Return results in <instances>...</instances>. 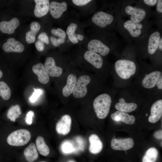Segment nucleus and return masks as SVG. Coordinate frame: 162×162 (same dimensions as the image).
I'll return each instance as SVG.
<instances>
[{"label":"nucleus","mask_w":162,"mask_h":162,"mask_svg":"<svg viewBox=\"0 0 162 162\" xmlns=\"http://www.w3.org/2000/svg\"><path fill=\"white\" fill-rule=\"evenodd\" d=\"M2 49L6 52L20 53L24 50L25 47L20 42L11 38L8 39L2 45Z\"/></svg>","instance_id":"11"},{"label":"nucleus","mask_w":162,"mask_h":162,"mask_svg":"<svg viewBox=\"0 0 162 162\" xmlns=\"http://www.w3.org/2000/svg\"><path fill=\"white\" fill-rule=\"evenodd\" d=\"M115 20L113 15L103 11H99L92 16V20L96 25L100 28H104L110 25Z\"/></svg>","instance_id":"6"},{"label":"nucleus","mask_w":162,"mask_h":162,"mask_svg":"<svg viewBox=\"0 0 162 162\" xmlns=\"http://www.w3.org/2000/svg\"><path fill=\"white\" fill-rule=\"evenodd\" d=\"M133 139L130 137L124 138H114L112 140L111 147L115 150H127L131 148L134 146Z\"/></svg>","instance_id":"7"},{"label":"nucleus","mask_w":162,"mask_h":162,"mask_svg":"<svg viewBox=\"0 0 162 162\" xmlns=\"http://www.w3.org/2000/svg\"><path fill=\"white\" fill-rule=\"evenodd\" d=\"M50 40L52 45L56 47L59 46L65 42V39L61 38H57L53 36L50 37Z\"/></svg>","instance_id":"34"},{"label":"nucleus","mask_w":162,"mask_h":162,"mask_svg":"<svg viewBox=\"0 0 162 162\" xmlns=\"http://www.w3.org/2000/svg\"><path fill=\"white\" fill-rule=\"evenodd\" d=\"M23 153L26 160L28 162H33L39 156L35 144L31 143L24 150Z\"/></svg>","instance_id":"23"},{"label":"nucleus","mask_w":162,"mask_h":162,"mask_svg":"<svg viewBox=\"0 0 162 162\" xmlns=\"http://www.w3.org/2000/svg\"><path fill=\"white\" fill-rule=\"evenodd\" d=\"M38 38L39 40L44 43L47 44H49V37L47 34L45 32L41 33L38 35Z\"/></svg>","instance_id":"37"},{"label":"nucleus","mask_w":162,"mask_h":162,"mask_svg":"<svg viewBox=\"0 0 162 162\" xmlns=\"http://www.w3.org/2000/svg\"><path fill=\"white\" fill-rule=\"evenodd\" d=\"M3 76V73L0 69V79H1Z\"/></svg>","instance_id":"48"},{"label":"nucleus","mask_w":162,"mask_h":162,"mask_svg":"<svg viewBox=\"0 0 162 162\" xmlns=\"http://www.w3.org/2000/svg\"><path fill=\"white\" fill-rule=\"evenodd\" d=\"M154 136L157 139H162V130H160L155 131L154 134Z\"/></svg>","instance_id":"43"},{"label":"nucleus","mask_w":162,"mask_h":162,"mask_svg":"<svg viewBox=\"0 0 162 162\" xmlns=\"http://www.w3.org/2000/svg\"><path fill=\"white\" fill-rule=\"evenodd\" d=\"M77 25L76 24L71 23L68 26L66 30V33L68 36L74 35L75 34V32L77 28Z\"/></svg>","instance_id":"33"},{"label":"nucleus","mask_w":162,"mask_h":162,"mask_svg":"<svg viewBox=\"0 0 162 162\" xmlns=\"http://www.w3.org/2000/svg\"><path fill=\"white\" fill-rule=\"evenodd\" d=\"M31 135L25 129H20L11 133L7 138V142L10 145L20 146L26 144L30 141Z\"/></svg>","instance_id":"3"},{"label":"nucleus","mask_w":162,"mask_h":162,"mask_svg":"<svg viewBox=\"0 0 162 162\" xmlns=\"http://www.w3.org/2000/svg\"><path fill=\"white\" fill-rule=\"evenodd\" d=\"M90 143V152L93 154H97L100 152L103 148V143L97 135L92 134L89 138Z\"/></svg>","instance_id":"22"},{"label":"nucleus","mask_w":162,"mask_h":162,"mask_svg":"<svg viewBox=\"0 0 162 162\" xmlns=\"http://www.w3.org/2000/svg\"><path fill=\"white\" fill-rule=\"evenodd\" d=\"M111 118L115 121H122L128 124H133L135 122L134 116L130 115L127 113L117 111L111 115Z\"/></svg>","instance_id":"20"},{"label":"nucleus","mask_w":162,"mask_h":162,"mask_svg":"<svg viewBox=\"0 0 162 162\" xmlns=\"http://www.w3.org/2000/svg\"><path fill=\"white\" fill-rule=\"evenodd\" d=\"M36 146L38 151L41 155L46 156L50 153V149L45 142L44 138L41 136H38L36 140Z\"/></svg>","instance_id":"26"},{"label":"nucleus","mask_w":162,"mask_h":162,"mask_svg":"<svg viewBox=\"0 0 162 162\" xmlns=\"http://www.w3.org/2000/svg\"><path fill=\"white\" fill-rule=\"evenodd\" d=\"M160 38V33L158 31L154 32L150 35L147 45L148 51L149 54H153L158 49Z\"/></svg>","instance_id":"21"},{"label":"nucleus","mask_w":162,"mask_h":162,"mask_svg":"<svg viewBox=\"0 0 162 162\" xmlns=\"http://www.w3.org/2000/svg\"><path fill=\"white\" fill-rule=\"evenodd\" d=\"M162 116V100L160 99L155 101L151 106L148 121L151 123H156L160 119Z\"/></svg>","instance_id":"13"},{"label":"nucleus","mask_w":162,"mask_h":162,"mask_svg":"<svg viewBox=\"0 0 162 162\" xmlns=\"http://www.w3.org/2000/svg\"><path fill=\"white\" fill-rule=\"evenodd\" d=\"M40 25L38 22H32L30 25V31L36 35L40 30Z\"/></svg>","instance_id":"35"},{"label":"nucleus","mask_w":162,"mask_h":162,"mask_svg":"<svg viewBox=\"0 0 162 162\" xmlns=\"http://www.w3.org/2000/svg\"><path fill=\"white\" fill-rule=\"evenodd\" d=\"M77 81L76 76L74 74H70L67 78V83L62 89V94L64 96H69L73 92Z\"/></svg>","instance_id":"24"},{"label":"nucleus","mask_w":162,"mask_h":162,"mask_svg":"<svg viewBox=\"0 0 162 162\" xmlns=\"http://www.w3.org/2000/svg\"><path fill=\"white\" fill-rule=\"evenodd\" d=\"M137 107V104L134 103H127L122 98L119 100V102L115 105V109L118 111L130 112L135 110Z\"/></svg>","instance_id":"25"},{"label":"nucleus","mask_w":162,"mask_h":162,"mask_svg":"<svg viewBox=\"0 0 162 162\" xmlns=\"http://www.w3.org/2000/svg\"><path fill=\"white\" fill-rule=\"evenodd\" d=\"M72 120L71 117L68 115L62 116L56 124V130L59 134L64 135L68 134L71 128Z\"/></svg>","instance_id":"9"},{"label":"nucleus","mask_w":162,"mask_h":162,"mask_svg":"<svg viewBox=\"0 0 162 162\" xmlns=\"http://www.w3.org/2000/svg\"><path fill=\"white\" fill-rule=\"evenodd\" d=\"M36 34L29 31L26 33V42L29 44L34 43L35 40Z\"/></svg>","instance_id":"31"},{"label":"nucleus","mask_w":162,"mask_h":162,"mask_svg":"<svg viewBox=\"0 0 162 162\" xmlns=\"http://www.w3.org/2000/svg\"><path fill=\"white\" fill-rule=\"evenodd\" d=\"M89 50L98 53L103 56H106L109 53L110 49L108 46L100 40L96 39L91 40L88 43Z\"/></svg>","instance_id":"10"},{"label":"nucleus","mask_w":162,"mask_h":162,"mask_svg":"<svg viewBox=\"0 0 162 162\" xmlns=\"http://www.w3.org/2000/svg\"><path fill=\"white\" fill-rule=\"evenodd\" d=\"M20 25L19 20L16 17L8 21H2L0 22V31L3 33L11 34L14 33Z\"/></svg>","instance_id":"14"},{"label":"nucleus","mask_w":162,"mask_h":162,"mask_svg":"<svg viewBox=\"0 0 162 162\" xmlns=\"http://www.w3.org/2000/svg\"><path fill=\"white\" fill-rule=\"evenodd\" d=\"M124 11L127 15L130 16V20L135 23L141 22L147 15L146 10L141 6L128 5L125 7Z\"/></svg>","instance_id":"4"},{"label":"nucleus","mask_w":162,"mask_h":162,"mask_svg":"<svg viewBox=\"0 0 162 162\" xmlns=\"http://www.w3.org/2000/svg\"><path fill=\"white\" fill-rule=\"evenodd\" d=\"M68 162H74V161L73 160H70Z\"/></svg>","instance_id":"49"},{"label":"nucleus","mask_w":162,"mask_h":162,"mask_svg":"<svg viewBox=\"0 0 162 162\" xmlns=\"http://www.w3.org/2000/svg\"><path fill=\"white\" fill-rule=\"evenodd\" d=\"M35 45L37 50L39 51L42 52L44 49L45 46L44 43L39 40L36 42Z\"/></svg>","instance_id":"39"},{"label":"nucleus","mask_w":162,"mask_h":162,"mask_svg":"<svg viewBox=\"0 0 162 162\" xmlns=\"http://www.w3.org/2000/svg\"><path fill=\"white\" fill-rule=\"evenodd\" d=\"M111 99L106 94H100L95 99L93 107L96 116L99 118L103 119L107 116L110 109Z\"/></svg>","instance_id":"1"},{"label":"nucleus","mask_w":162,"mask_h":162,"mask_svg":"<svg viewBox=\"0 0 162 162\" xmlns=\"http://www.w3.org/2000/svg\"><path fill=\"white\" fill-rule=\"evenodd\" d=\"M34 89V91L29 98L30 101L32 103L35 102L42 93V90L40 89Z\"/></svg>","instance_id":"32"},{"label":"nucleus","mask_w":162,"mask_h":162,"mask_svg":"<svg viewBox=\"0 0 162 162\" xmlns=\"http://www.w3.org/2000/svg\"><path fill=\"white\" fill-rule=\"evenodd\" d=\"M156 10L160 13H162V0H158L156 4Z\"/></svg>","instance_id":"42"},{"label":"nucleus","mask_w":162,"mask_h":162,"mask_svg":"<svg viewBox=\"0 0 162 162\" xmlns=\"http://www.w3.org/2000/svg\"><path fill=\"white\" fill-rule=\"evenodd\" d=\"M162 76L160 78L157 82L156 85L158 88L160 89H162Z\"/></svg>","instance_id":"45"},{"label":"nucleus","mask_w":162,"mask_h":162,"mask_svg":"<svg viewBox=\"0 0 162 162\" xmlns=\"http://www.w3.org/2000/svg\"><path fill=\"white\" fill-rule=\"evenodd\" d=\"M85 60L97 68H101L103 64V59L101 56L97 53L89 50L84 54Z\"/></svg>","instance_id":"19"},{"label":"nucleus","mask_w":162,"mask_h":162,"mask_svg":"<svg viewBox=\"0 0 162 162\" xmlns=\"http://www.w3.org/2000/svg\"><path fill=\"white\" fill-rule=\"evenodd\" d=\"M158 0H144V2L146 5L151 6H153L156 4Z\"/></svg>","instance_id":"41"},{"label":"nucleus","mask_w":162,"mask_h":162,"mask_svg":"<svg viewBox=\"0 0 162 162\" xmlns=\"http://www.w3.org/2000/svg\"><path fill=\"white\" fill-rule=\"evenodd\" d=\"M72 2L75 5L81 6L85 5L90 2L91 0H72Z\"/></svg>","instance_id":"38"},{"label":"nucleus","mask_w":162,"mask_h":162,"mask_svg":"<svg viewBox=\"0 0 162 162\" xmlns=\"http://www.w3.org/2000/svg\"><path fill=\"white\" fill-rule=\"evenodd\" d=\"M116 71L121 78L127 79L135 73L136 66L134 62L128 59H120L115 64Z\"/></svg>","instance_id":"2"},{"label":"nucleus","mask_w":162,"mask_h":162,"mask_svg":"<svg viewBox=\"0 0 162 162\" xmlns=\"http://www.w3.org/2000/svg\"><path fill=\"white\" fill-rule=\"evenodd\" d=\"M51 32L52 34L58 37L59 38L65 39L66 36L65 32L60 28L52 29L51 30Z\"/></svg>","instance_id":"30"},{"label":"nucleus","mask_w":162,"mask_h":162,"mask_svg":"<svg viewBox=\"0 0 162 162\" xmlns=\"http://www.w3.org/2000/svg\"><path fill=\"white\" fill-rule=\"evenodd\" d=\"M44 66L47 74L51 76L58 77L62 73V68L56 65L55 60L52 57L46 58Z\"/></svg>","instance_id":"12"},{"label":"nucleus","mask_w":162,"mask_h":162,"mask_svg":"<svg viewBox=\"0 0 162 162\" xmlns=\"http://www.w3.org/2000/svg\"><path fill=\"white\" fill-rule=\"evenodd\" d=\"M0 96L4 100H8L11 96L10 89L5 82L0 81Z\"/></svg>","instance_id":"29"},{"label":"nucleus","mask_w":162,"mask_h":162,"mask_svg":"<svg viewBox=\"0 0 162 162\" xmlns=\"http://www.w3.org/2000/svg\"><path fill=\"white\" fill-rule=\"evenodd\" d=\"M158 49L160 51H162V38H161L159 43L158 44Z\"/></svg>","instance_id":"47"},{"label":"nucleus","mask_w":162,"mask_h":162,"mask_svg":"<svg viewBox=\"0 0 162 162\" xmlns=\"http://www.w3.org/2000/svg\"><path fill=\"white\" fill-rule=\"evenodd\" d=\"M22 112L20 107L19 105L12 106L8 110L7 116L8 119L12 122H15L19 117Z\"/></svg>","instance_id":"28"},{"label":"nucleus","mask_w":162,"mask_h":162,"mask_svg":"<svg viewBox=\"0 0 162 162\" xmlns=\"http://www.w3.org/2000/svg\"><path fill=\"white\" fill-rule=\"evenodd\" d=\"M75 35L78 40H79L81 41L84 38L82 34H75Z\"/></svg>","instance_id":"46"},{"label":"nucleus","mask_w":162,"mask_h":162,"mask_svg":"<svg viewBox=\"0 0 162 162\" xmlns=\"http://www.w3.org/2000/svg\"><path fill=\"white\" fill-rule=\"evenodd\" d=\"M90 80V77L87 75L79 77L72 93L74 97L76 98H81L85 96L87 92V85Z\"/></svg>","instance_id":"5"},{"label":"nucleus","mask_w":162,"mask_h":162,"mask_svg":"<svg viewBox=\"0 0 162 162\" xmlns=\"http://www.w3.org/2000/svg\"><path fill=\"white\" fill-rule=\"evenodd\" d=\"M35 3L34 14L37 17L46 15L49 11L50 2L48 0H34Z\"/></svg>","instance_id":"16"},{"label":"nucleus","mask_w":162,"mask_h":162,"mask_svg":"<svg viewBox=\"0 0 162 162\" xmlns=\"http://www.w3.org/2000/svg\"><path fill=\"white\" fill-rule=\"evenodd\" d=\"M123 26L130 36L134 38L140 37L143 32L144 25L141 22L135 23L130 20L125 21Z\"/></svg>","instance_id":"8"},{"label":"nucleus","mask_w":162,"mask_h":162,"mask_svg":"<svg viewBox=\"0 0 162 162\" xmlns=\"http://www.w3.org/2000/svg\"><path fill=\"white\" fill-rule=\"evenodd\" d=\"M161 76V73L160 71H156L151 73L143 79L142 82V86L147 88H153Z\"/></svg>","instance_id":"17"},{"label":"nucleus","mask_w":162,"mask_h":162,"mask_svg":"<svg viewBox=\"0 0 162 162\" xmlns=\"http://www.w3.org/2000/svg\"><path fill=\"white\" fill-rule=\"evenodd\" d=\"M71 145L69 143H66L64 144L63 147V150L64 152L69 153L72 150Z\"/></svg>","instance_id":"40"},{"label":"nucleus","mask_w":162,"mask_h":162,"mask_svg":"<svg viewBox=\"0 0 162 162\" xmlns=\"http://www.w3.org/2000/svg\"><path fill=\"white\" fill-rule=\"evenodd\" d=\"M68 38L70 40L73 44H76L78 42V40L77 39L75 34L74 35L68 36Z\"/></svg>","instance_id":"44"},{"label":"nucleus","mask_w":162,"mask_h":162,"mask_svg":"<svg viewBox=\"0 0 162 162\" xmlns=\"http://www.w3.org/2000/svg\"><path fill=\"white\" fill-rule=\"evenodd\" d=\"M46 162L45 161H41V162Z\"/></svg>","instance_id":"50"},{"label":"nucleus","mask_w":162,"mask_h":162,"mask_svg":"<svg viewBox=\"0 0 162 162\" xmlns=\"http://www.w3.org/2000/svg\"><path fill=\"white\" fill-rule=\"evenodd\" d=\"M32 70L34 73L38 76L40 82L43 84H46L49 82V75L43 64L38 63L34 65L32 67Z\"/></svg>","instance_id":"18"},{"label":"nucleus","mask_w":162,"mask_h":162,"mask_svg":"<svg viewBox=\"0 0 162 162\" xmlns=\"http://www.w3.org/2000/svg\"><path fill=\"white\" fill-rule=\"evenodd\" d=\"M34 114V112L32 110L28 111L26 113L25 118V122L28 125H30L32 124Z\"/></svg>","instance_id":"36"},{"label":"nucleus","mask_w":162,"mask_h":162,"mask_svg":"<svg viewBox=\"0 0 162 162\" xmlns=\"http://www.w3.org/2000/svg\"><path fill=\"white\" fill-rule=\"evenodd\" d=\"M67 9V4L65 2L58 3L56 1H52L50 4V14L51 16L55 19L59 18Z\"/></svg>","instance_id":"15"},{"label":"nucleus","mask_w":162,"mask_h":162,"mask_svg":"<svg viewBox=\"0 0 162 162\" xmlns=\"http://www.w3.org/2000/svg\"><path fill=\"white\" fill-rule=\"evenodd\" d=\"M158 155V151L155 148H148L143 156L142 162H155Z\"/></svg>","instance_id":"27"}]
</instances>
